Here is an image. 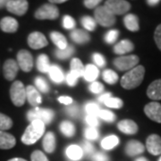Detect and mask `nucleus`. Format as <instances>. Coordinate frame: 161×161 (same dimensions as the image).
Returning <instances> with one entry per match:
<instances>
[{
  "instance_id": "nucleus-1",
  "label": "nucleus",
  "mask_w": 161,
  "mask_h": 161,
  "mask_svg": "<svg viewBox=\"0 0 161 161\" xmlns=\"http://www.w3.org/2000/svg\"><path fill=\"white\" fill-rule=\"evenodd\" d=\"M145 75V68L142 65H136L121 79V85L125 90L135 89L142 82Z\"/></svg>"
},
{
  "instance_id": "nucleus-2",
  "label": "nucleus",
  "mask_w": 161,
  "mask_h": 161,
  "mask_svg": "<svg viewBox=\"0 0 161 161\" xmlns=\"http://www.w3.org/2000/svg\"><path fill=\"white\" fill-rule=\"evenodd\" d=\"M45 132V124L40 120L31 122L22 136V142L25 145H32L42 137Z\"/></svg>"
},
{
  "instance_id": "nucleus-3",
  "label": "nucleus",
  "mask_w": 161,
  "mask_h": 161,
  "mask_svg": "<svg viewBox=\"0 0 161 161\" xmlns=\"http://www.w3.org/2000/svg\"><path fill=\"white\" fill-rule=\"evenodd\" d=\"M10 98L13 104L16 107H22L26 100V88L20 80L13 82L10 88Z\"/></svg>"
},
{
  "instance_id": "nucleus-4",
  "label": "nucleus",
  "mask_w": 161,
  "mask_h": 161,
  "mask_svg": "<svg viewBox=\"0 0 161 161\" xmlns=\"http://www.w3.org/2000/svg\"><path fill=\"white\" fill-rule=\"evenodd\" d=\"M55 113L50 108H35L34 109L28 111L27 113V119L30 122L34 120L42 121L45 125H49L54 119Z\"/></svg>"
},
{
  "instance_id": "nucleus-5",
  "label": "nucleus",
  "mask_w": 161,
  "mask_h": 161,
  "mask_svg": "<svg viewBox=\"0 0 161 161\" xmlns=\"http://www.w3.org/2000/svg\"><path fill=\"white\" fill-rule=\"evenodd\" d=\"M95 21L103 27H111L115 23V16L105 6H98L94 11Z\"/></svg>"
},
{
  "instance_id": "nucleus-6",
  "label": "nucleus",
  "mask_w": 161,
  "mask_h": 161,
  "mask_svg": "<svg viewBox=\"0 0 161 161\" xmlns=\"http://www.w3.org/2000/svg\"><path fill=\"white\" fill-rule=\"evenodd\" d=\"M34 16L38 20H56L59 16V10L53 4H45L36 10Z\"/></svg>"
},
{
  "instance_id": "nucleus-7",
  "label": "nucleus",
  "mask_w": 161,
  "mask_h": 161,
  "mask_svg": "<svg viewBox=\"0 0 161 161\" xmlns=\"http://www.w3.org/2000/svg\"><path fill=\"white\" fill-rule=\"evenodd\" d=\"M104 6L114 15H122L130 10L131 5L125 0H107Z\"/></svg>"
},
{
  "instance_id": "nucleus-8",
  "label": "nucleus",
  "mask_w": 161,
  "mask_h": 161,
  "mask_svg": "<svg viewBox=\"0 0 161 161\" xmlns=\"http://www.w3.org/2000/svg\"><path fill=\"white\" fill-rule=\"evenodd\" d=\"M140 58L138 56L130 55V56H122L119 58L114 59L113 64L115 68L119 71H126V70L132 69L138 64Z\"/></svg>"
},
{
  "instance_id": "nucleus-9",
  "label": "nucleus",
  "mask_w": 161,
  "mask_h": 161,
  "mask_svg": "<svg viewBox=\"0 0 161 161\" xmlns=\"http://www.w3.org/2000/svg\"><path fill=\"white\" fill-rule=\"evenodd\" d=\"M17 64L19 67L25 73H29L33 67V58L30 51L21 49L17 53Z\"/></svg>"
},
{
  "instance_id": "nucleus-10",
  "label": "nucleus",
  "mask_w": 161,
  "mask_h": 161,
  "mask_svg": "<svg viewBox=\"0 0 161 161\" xmlns=\"http://www.w3.org/2000/svg\"><path fill=\"white\" fill-rule=\"evenodd\" d=\"M28 7L29 4L27 0H10L6 8L9 13L22 16L27 13Z\"/></svg>"
},
{
  "instance_id": "nucleus-11",
  "label": "nucleus",
  "mask_w": 161,
  "mask_h": 161,
  "mask_svg": "<svg viewBox=\"0 0 161 161\" xmlns=\"http://www.w3.org/2000/svg\"><path fill=\"white\" fill-rule=\"evenodd\" d=\"M28 45L32 49H40L48 45L47 40L45 35L40 31H33L28 36Z\"/></svg>"
},
{
  "instance_id": "nucleus-12",
  "label": "nucleus",
  "mask_w": 161,
  "mask_h": 161,
  "mask_svg": "<svg viewBox=\"0 0 161 161\" xmlns=\"http://www.w3.org/2000/svg\"><path fill=\"white\" fill-rule=\"evenodd\" d=\"M18 71H19V65L15 60L10 58V59H7L4 63L3 74H4V77L6 78V80H9V81L14 80L17 76Z\"/></svg>"
},
{
  "instance_id": "nucleus-13",
  "label": "nucleus",
  "mask_w": 161,
  "mask_h": 161,
  "mask_svg": "<svg viewBox=\"0 0 161 161\" xmlns=\"http://www.w3.org/2000/svg\"><path fill=\"white\" fill-rule=\"evenodd\" d=\"M144 113L146 115L157 123H161V105L158 102H150L144 107Z\"/></svg>"
},
{
  "instance_id": "nucleus-14",
  "label": "nucleus",
  "mask_w": 161,
  "mask_h": 161,
  "mask_svg": "<svg viewBox=\"0 0 161 161\" xmlns=\"http://www.w3.org/2000/svg\"><path fill=\"white\" fill-rule=\"evenodd\" d=\"M146 148L152 155L161 154V137L158 134H151L146 141Z\"/></svg>"
},
{
  "instance_id": "nucleus-15",
  "label": "nucleus",
  "mask_w": 161,
  "mask_h": 161,
  "mask_svg": "<svg viewBox=\"0 0 161 161\" xmlns=\"http://www.w3.org/2000/svg\"><path fill=\"white\" fill-rule=\"evenodd\" d=\"M18 28H19V23L14 18L6 16L1 19L0 21V29L4 32L14 33L17 31Z\"/></svg>"
},
{
  "instance_id": "nucleus-16",
  "label": "nucleus",
  "mask_w": 161,
  "mask_h": 161,
  "mask_svg": "<svg viewBox=\"0 0 161 161\" xmlns=\"http://www.w3.org/2000/svg\"><path fill=\"white\" fill-rule=\"evenodd\" d=\"M26 99L28 100L31 106L37 108L42 102V98L39 91L31 85L26 87Z\"/></svg>"
},
{
  "instance_id": "nucleus-17",
  "label": "nucleus",
  "mask_w": 161,
  "mask_h": 161,
  "mask_svg": "<svg viewBox=\"0 0 161 161\" xmlns=\"http://www.w3.org/2000/svg\"><path fill=\"white\" fill-rule=\"evenodd\" d=\"M117 128L123 133L129 134V135L135 134L136 132H138V125H136V123L134 121L130 120V119L120 121L117 124Z\"/></svg>"
},
{
  "instance_id": "nucleus-18",
  "label": "nucleus",
  "mask_w": 161,
  "mask_h": 161,
  "mask_svg": "<svg viewBox=\"0 0 161 161\" xmlns=\"http://www.w3.org/2000/svg\"><path fill=\"white\" fill-rule=\"evenodd\" d=\"M70 37L74 42L77 43V44H80V45L86 44L91 40V36L88 33V31H84V30H73L70 33Z\"/></svg>"
},
{
  "instance_id": "nucleus-19",
  "label": "nucleus",
  "mask_w": 161,
  "mask_h": 161,
  "mask_svg": "<svg viewBox=\"0 0 161 161\" xmlns=\"http://www.w3.org/2000/svg\"><path fill=\"white\" fill-rule=\"evenodd\" d=\"M16 144V140L12 135L5 131H0V149L1 150H10Z\"/></svg>"
},
{
  "instance_id": "nucleus-20",
  "label": "nucleus",
  "mask_w": 161,
  "mask_h": 161,
  "mask_svg": "<svg viewBox=\"0 0 161 161\" xmlns=\"http://www.w3.org/2000/svg\"><path fill=\"white\" fill-rule=\"evenodd\" d=\"M145 150L143 144L138 141L132 140L128 142L125 147V153L130 157H134L139 154H142Z\"/></svg>"
},
{
  "instance_id": "nucleus-21",
  "label": "nucleus",
  "mask_w": 161,
  "mask_h": 161,
  "mask_svg": "<svg viewBox=\"0 0 161 161\" xmlns=\"http://www.w3.org/2000/svg\"><path fill=\"white\" fill-rule=\"evenodd\" d=\"M147 96L153 100H160L161 99V79L152 81L148 87Z\"/></svg>"
},
{
  "instance_id": "nucleus-22",
  "label": "nucleus",
  "mask_w": 161,
  "mask_h": 161,
  "mask_svg": "<svg viewBox=\"0 0 161 161\" xmlns=\"http://www.w3.org/2000/svg\"><path fill=\"white\" fill-rule=\"evenodd\" d=\"M134 45L131 40H123L116 43L114 46V53L117 55H125L126 53H129L133 50Z\"/></svg>"
},
{
  "instance_id": "nucleus-23",
  "label": "nucleus",
  "mask_w": 161,
  "mask_h": 161,
  "mask_svg": "<svg viewBox=\"0 0 161 161\" xmlns=\"http://www.w3.org/2000/svg\"><path fill=\"white\" fill-rule=\"evenodd\" d=\"M43 149L45 150L47 153H52L54 150H56V136L52 132H47L45 134L43 142Z\"/></svg>"
},
{
  "instance_id": "nucleus-24",
  "label": "nucleus",
  "mask_w": 161,
  "mask_h": 161,
  "mask_svg": "<svg viewBox=\"0 0 161 161\" xmlns=\"http://www.w3.org/2000/svg\"><path fill=\"white\" fill-rule=\"evenodd\" d=\"M124 24L130 31H138L140 29L138 17L133 14H128L125 16Z\"/></svg>"
},
{
  "instance_id": "nucleus-25",
  "label": "nucleus",
  "mask_w": 161,
  "mask_h": 161,
  "mask_svg": "<svg viewBox=\"0 0 161 161\" xmlns=\"http://www.w3.org/2000/svg\"><path fill=\"white\" fill-rule=\"evenodd\" d=\"M47 73L49 75L50 79L55 83H61V82L64 81V75L63 70L61 69L58 64H53V65H51Z\"/></svg>"
},
{
  "instance_id": "nucleus-26",
  "label": "nucleus",
  "mask_w": 161,
  "mask_h": 161,
  "mask_svg": "<svg viewBox=\"0 0 161 161\" xmlns=\"http://www.w3.org/2000/svg\"><path fill=\"white\" fill-rule=\"evenodd\" d=\"M50 39L53 43L58 47V49H64L68 46L65 37L58 31H52L50 33Z\"/></svg>"
},
{
  "instance_id": "nucleus-27",
  "label": "nucleus",
  "mask_w": 161,
  "mask_h": 161,
  "mask_svg": "<svg viewBox=\"0 0 161 161\" xmlns=\"http://www.w3.org/2000/svg\"><path fill=\"white\" fill-rule=\"evenodd\" d=\"M99 71L98 67L94 64H87L84 67V73H83V77L87 81H94L98 77Z\"/></svg>"
},
{
  "instance_id": "nucleus-28",
  "label": "nucleus",
  "mask_w": 161,
  "mask_h": 161,
  "mask_svg": "<svg viewBox=\"0 0 161 161\" xmlns=\"http://www.w3.org/2000/svg\"><path fill=\"white\" fill-rule=\"evenodd\" d=\"M66 156L72 160H80V158L83 157V151L82 149L78 145H70L69 147L66 149Z\"/></svg>"
},
{
  "instance_id": "nucleus-29",
  "label": "nucleus",
  "mask_w": 161,
  "mask_h": 161,
  "mask_svg": "<svg viewBox=\"0 0 161 161\" xmlns=\"http://www.w3.org/2000/svg\"><path fill=\"white\" fill-rule=\"evenodd\" d=\"M70 65H71V71H70V73H72L73 75L77 76L78 78L83 76L84 66H83V64H82L81 61H80L79 58H73L72 61H71Z\"/></svg>"
},
{
  "instance_id": "nucleus-30",
  "label": "nucleus",
  "mask_w": 161,
  "mask_h": 161,
  "mask_svg": "<svg viewBox=\"0 0 161 161\" xmlns=\"http://www.w3.org/2000/svg\"><path fill=\"white\" fill-rule=\"evenodd\" d=\"M49 58L45 54H41L37 59V68L41 73H47L50 68Z\"/></svg>"
},
{
  "instance_id": "nucleus-31",
  "label": "nucleus",
  "mask_w": 161,
  "mask_h": 161,
  "mask_svg": "<svg viewBox=\"0 0 161 161\" xmlns=\"http://www.w3.org/2000/svg\"><path fill=\"white\" fill-rule=\"evenodd\" d=\"M119 144V139L115 135H109L101 141V147L104 150H109L114 149Z\"/></svg>"
},
{
  "instance_id": "nucleus-32",
  "label": "nucleus",
  "mask_w": 161,
  "mask_h": 161,
  "mask_svg": "<svg viewBox=\"0 0 161 161\" xmlns=\"http://www.w3.org/2000/svg\"><path fill=\"white\" fill-rule=\"evenodd\" d=\"M60 131L66 137H73L75 134V126L73 123L69 121H64L60 125Z\"/></svg>"
},
{
  "instance_id": "nucleus-33",
  "label": "nucleus",
  "mask_w": 161,
  "mask_h": 161,
  "mask_svg": "<svg viewBox=\"0 0 161 161\" xmlns=\"http://www.w3.org/2000/svg\"><path fill=\"white\" fill-rule=\"evenodd\" d=\"M75 52V47L71 45H68L66 48L64 49H57L55 51V56L58 58V59H61V60H64V59H67L70 58Z\"/></svg>"
},
{
  "instance_id": "nucleus-34",
  "label": "nucleus",
  "mask_w": 161,
  "mask_h": 161,
  "mask_svg": "<svg viewBox=\"0 0 161 161\" xmlns=\"http://www.w3.org/2000/svg\"><path fill=\"white\" fill-rule=\"evenodd\" d=\"M81 24H82L83 28L85 30L89 31H93L94 30L96 29L97 22L95 21L94 18L85 15V16L81 18Z\"/></svg>"
},
{
  "instance_id": "nucleus-35",
  "label": "nucleus",
  "mask_w": 161,
  "mask_h": 161,
  "mask_svg": "<svg viewBox=\"0 0 161 161\" xmlns=\"http://www.w3.org/2000/svg\"><path fill=\"white\" fill-rule=\"evenodd\" d=\"M103 79L108 84H115L118 80V75L115 71L107 69L103 72Z\"/></svg>"
},
{
  "instance_id": "nucleus-36",
  "label": "nucleus",
  "mask_w": 161,
  "mask_h": 161,
  "mask_svg": "<svg viewBox=\"0 0 161 161\" xmlns=\"http://www.w3.org/2000/svg\"><path fill=\"white\" fill-rule=\"evenodd\" d=\"M13 126V120L8 116L0 113V131L9 130Z\"/></svg>"
},
{
  "instance_id": "nucleus-37",
  "label": "nucleus",
  "mask_w": 161,
  "mask_h": 161,
  "mask_svg": "<svg viewBox=\"0 0 161 161\" xmlns=\"http://www.w3.org/2000/svg\"><path fill=\"white\" fill-rule=\"evenodd\" d=\"M34 83L37 89L42 93H47L49 92V85L44 78L42 77H36L34 80Z\"/></svg>"
},
{
  "instance_id": "nucleus-38",
  "label": "nucleus",
  "mask_w": 161,
  "mask_h": 161,
  "mask_svg": "<svg viewBox=\"0 0 161 161\" xmlns=\"http://www.w3.org/2000/svg\"><path fill=\"white\" fill-rule=\"evenodd\" d=\"M118 36H119V31L115 29L110 30L104 36V40L107 44H113L118 39Z\"/></svg>"
},
{
  "instance_id": "nucleus-39",
  "label": "nucleus",
  "mask_w": 161,
  "mask_h": 161,
  "mask_svg": "<svg viewBox=\"0 0 161 161\" xmlns=\"http://www.w3.org/2000/svg\"><path fill=\"white\" fill-rule=\"evenodd\" d=\"M104 104L108 107V108H121L124 105V102L121 98H108Z\"/></svg>"
},
{
  "instance_id": "nucleus-40",
  "label": "nucleus",
  "mask_w": 161,
  "mask_h": 161,
  "mask_svg": "<svg viewBox=\"0 0 161 161\" xmlns=\"http://www.w3.org/2000/svg\"><path fill=\"white\" fill-rule=\"evenodd\" d=\"M98 117H100L102 120L108 122V123H112L115 120V115L113 112H111L109 110L106 109H100L98 114Z\"/></svg>"
},
{
  "instance_id": "nucleus-41",
  "label": "nucleus",
  "mask_w": 161,
  "mask_h": 161,
  "mask_svg": "<svg viewBox=\"0 0 161 161\" xmlns=\"http://www.w3.org/2000/svg\"><path fill=\"white\" fill-rule=\"evenodd\" d=\"M85 111L88 115H97L98 116V112L100 111V107L95 102H89L85 105Z\"/></svg>"
},
{
  "instance_id": "nucleus-42",
  "label": "nucleus",
  "mask_w": 161,
  "mask_h": 161,
  "mask_svg": "<svg viewBox=\"0 0 161 161\" xmlns=\"http://www.w3.org/2000/svg\"><path fill=\"white\" fill-rule=\"evenodd\" d=\"M84 136L89 141H94V140H97L98 138L99 133H98V130L96 128L88 127L84 131Z\"/></svg>"
},
{
  "instance_id": "nucleus-43",
  "label": "nucleus",
  "mask_w": 161,
  "mask_h": 161,
  "mask_svg": "<svg viewBox=\"0 0 161 161\" xmlns=\"http://www.w3.org/2000/svg\"><path fill=\"white\" fill-rule=\"evenodd\" d=\"M62 24H63L64 28L66 30H75V26H76L75 19L70 15L64 16L63 20H62Z\"/></svg>"
},
{
  "instance_id": "nucleus-44",
  "label": "nucleus",
  "mask_w": 161,
  "mask_h": 161,
  "mask_svg": "<svg viewBox=\"0 0 161 161\" xmlns=\"http://www.w3.org/2000/svg\"><path fill=\"white\" fill-rule=\"evenodd\" d=\"M89 90L94 94H100L104 92V86L98 81H93L89 87Z\"/></svg>"
},
{
  "instance_id": "nucleus-45",
  "label": "nucleus",
  "mask_w": 161,
  "mask_h": 161,
  "mask_svg": "<svg viewBox=\"0 0 161 161\" xmlns=\"http://www.w3.org/2000/svg\"><path fill=\"white\" fill-rule=\"evenodd\" d=\"M31 161H48L46 155L40 150H34L31 155Z\"/></svg>"
},
{
  "instance_id": "nucleus-46",
  "label": "nucleus",
  "mask_w": 161,
  "mask_h": 161,
  "mask_svg": "<svg viewBox=\"0 0 161 161\" xmlns=\"http://www.w3.org/2000/svg\"><path fill=\"white\" fill-rule=\"evenodd\" d=\"M92 59H93L94 63L96 64L98 66H99V67H103L106 64V59L99 53H94L92 55Z\"/></svg>"
},
{
  "instance_id": "nucleus-47",
  "label": "nucleus",
  "mask_w": 161,
  "mask_h": 161,
  "mask_svg": "<svg viewBox=\"0 0 161 161\" xmlns=\"http://www.w3.org/2000/svg\"><path fill=\"white\" fill-rule=\"evenodd\" d=\"M85 121H86V123L90 127L96 128V127L99 125V122H98V116L97 115H88L85 117Z\"/></svg>"
},
{
  "instance_id": "nucleus-48",
  "label": "nucleus",
  "mask_w": 161,
  "mask_h": 161,
  "mask_svg": "<svg viewBox=\"0 0 161 161\" xmlns=\"http://www.w3.org/2000/svg\"><path fill=\"white\" fill-rule=\"evenodd\" d=\"M66 113L70 115V116H72V117H78L79 115H80V109H79V107L77 106V105H72V106H70L69 108L66 109Z\"/></svg>"
},
{
  "instance_id": "nucleus-49",
  "label": "nucleus",
  "mask_w": 161,
  "mask_h": 161,
  "mask_svg": "<svg viewBox=\"0 0 161 161\" xmlns=\"http://www.w3.org/2000/svg\"><path fill=\"white\" fill-rule=\"evenodd\" d=\"M154 40H155L157 46L161 51V24H159L156 28L155 32H154Z\"/></svg>"
},
{
  "instance_id": "nucleus-50",
  "label": "nucleus",
  "mask_w": 161,
  "mask_h": 161,
  "mask_svg": "<svg viewBox=\"0 0 161 161\" xmlns=\"http://www.w3.org/2000/svg\"><path fill=\"white\" fill-rule=\"evenodd\" d=\"M81 149H82V151H83V154L85 153L86 155H92L94 153V147L89 142H84L83 144H82Z\"/></svg>"
},
{
  "instance_id": "nucleus-51",
  "label": "nucleus",
  "mask_w": 161,
  "mask_h": 161,
  "mask_svg": "<svg viewBox=\"0 0 161 161\" xmlns=\"http://www.w3.org/2000/svg\"><path fill=\"white\" fill-rule=\"evenodd\" d=\"M78 77L75 76V75H73L72 73H69L67 76H66V82L70 87H74L77 84V81H78Z\"/></svg>"
},
{
  "instance_id": "nucleus-52",
  "label": "nucleus",
  "mask_w": 161,
  "mask_h": 161,
  "mask_svg": "<svg viewBox=\"0 0 161 161\" xmlns=\"http://www.w3.org/2000/svg\"><path fill=\"white\" fill-rule=\"evenodd\" d=\"M102 0H84L83 1V4L84 6H86L87 8L89 9H92V8H95L98 6V4L101 2Z\"/></svg>"
},
{
  "instance_id": "nucleus-53",
  "label": "nucleus",
  "mask_w": 161,
  "mask_h": 161,
  "mask_svg": "<svg viewBox=\"0 0 161 161\" xmlns=\"http://www.w3.org/2000/svg\"><path fill=\"white\" fill-rule=\"evenodd\" d=\"M92 159L94 161H108V157L104 153L98 152L92 156Z\"/></svg>"
},
{
  "instance_id": "nucleus-54",
  "label": "nucleus",
  "mask_w": 161,
  "mask_h": 161,
  "mask_svg": "<svg viewBox=\"0 0 161 161\" xmlns=\"http://www.w3.org/2000/svg\"><path fill=\"white\" fill-rule=\"evenodd\" d=\"M58 101L60 103L64 104V105L69 106L71 104H73V98L71 97H68V96H61V97L58 98Z\"/></svg>"
},
{
  "instance_id": "nucleus-55",
  "label": "nucleus",
  "mask_w": 161,
  "mask_h": 161,
  "mask_svg": "<svg viewBox=\"0 0 161 161\" xmlns=\"http://www.w3.org/2000/svg\"><path fill=\"white\" fill-rule=\"evenodd\" d=\"M111 97H112V93L108 92V93H105V94L100 95V96L98 98V100L99 101V102H101V103H104L108 98H111Z\"/></svg>"
},
{
  "instance_id": "nucleus-56",
  "label": "nucleus",
  "mask_w": 161,
  "mask_h": 161,
  "mask_svg": "<svg viewBox=\"0 0 161 161\" xmlns=\"http://www.w3.org/2000/svg\"><path fill=\"white\" fill-rule=\"evenodd\" d=\"M161 0H147V4L150 6H157Z\"/></svg>"
},
{
  "instance_id": "nucleus-57",
  "label": "nucleus",
  "mask_w": 161,
  "mask_h": 161,
  "mask_svg": "<svg viewBox=\"0 0 161 161\" xmlns=\"http://www.w3.org/2000/svg\"><path fill=\"white\" fill-rule=\"evenodd\" d=\"M9 1L10 0H0V9H2L4 7H6Z\"/></svg>"
},
{
  "instance_id": "nucleus-58",
  "label": "nucleus",
  "mask_w": 161,
  "mask_h": 161,
  "mask_svg": "<svg viewBox=\"0 0 161 161\" xmlns=\"http://www.w3.org/2000/svg\"><path fill=\"white\" fill-rule=\"evenodd\" d=\"M51 4L55 5V4H62V3H64L68 0H48Z\"/></svg>"
},
{
  "instance_id": "nucleus-59",
  "label": "nucleus",
  "mask_w": 161,
  "mask_h": 161,
  "mask_svg": "<svg viewBox=\"0 0 161 161\" xmlns=\"http://www.w3.org/2000/svg\"><path fill=\"white\" fill-rule=\"evenodd\" d=\"M8 161H27V160H25V159H23V158H14L9 159Z\"/></svg>"
},
{
  "instance_id": "nucleus-60",
  "label": "nucleus",
  "mask_w": 161,
  "mask_h": 161,
  "mask_svg": "<svg viewBox=\"0 0 161 161\" xmlns=\"http://www.w3.org/2000/svg\"><path fill=\"white\" fill-rule=\"evenodd\" d=\"M135 161H148L145 158H137Z\"/></svg>"
},
{
  "instance_id": "nucleus-61",
  "label": "nucleus",
  "mask_w": 161,
  "mask_h": 161,
  "mask_svg": "<svg viewBox=\"0 0 161 161\" xmlns=\"http://www.w3.org/2000/svg\"><path fill=\"white\" fill-rule=\"evenodd\" d=\"M158 161H161V158H159V159H158Z\"/></svg>"
}]
</instances>
